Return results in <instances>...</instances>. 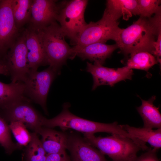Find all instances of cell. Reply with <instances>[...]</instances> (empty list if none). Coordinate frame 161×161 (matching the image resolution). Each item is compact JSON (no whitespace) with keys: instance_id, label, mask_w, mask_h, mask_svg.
Instances as JSON below:
<instances>
[{"instance_id":"cell-1","label":"cell","mask_w":161,"mask_h":161,"mask_svg":"<svg viewBox=\"0 0 161 161\" xmlns=\"http://www.w3.org/2000/svg\"><path fill=\"white\" fill-rule=\"evenodd\" d=\"M160 33L161 10L150 18L140 16L132 24L122 29L116 43L120 52L126 56L141 51L153 55L154 43Z\"/></svg>"},{"instance_id":"cell-2","label":"cell","mask_w":161,"mask_h":161,"mask_svg":"<svg viewBox=\"0 0 161 161\" xmlns=\"http://www.w3.org/2000/svg\"><path fill=\"white\" fill-rule=\"evenodd\" d=\"M69 104H64L61 112L52 119H47L43 117L42 126L50 128L58 127L63 130L71 129L83 134H94L104 132L131 138V136L123 129L122 125L118 124L117 122L104 123L88 120L72 113L69 110Z\"/></svg>"},{"instance_id":"cell-3","label":"cell","mask_w":161,"mask_h":161,"mask_svg":"<svg viewBox=\"0 0 161 161\" xmlns=\"http://www.w3.org/2000/svg\"><path fill=\"white\" fill-rule=\"evenodd\" d=\"M38 31L48 65L58 74L61 69L71 58L72 47L65 40L66 37L60 25L56 21Z\"/></svg>"},{"instance_id":"cell-4","label":"cell","mask_w":161,"mask_h":161,"mask_svg":"<svg viewBox=\"0 0 161 161\" xmlns=\"http://www.w3.org/2000/svg\"><path fill=\"white\" fill-rule=\"evenodd\" d=\"M84 136L86 142L108 156L112 161H131L141 150L132 140L123 136L114 134L102 137L84 134Z\"/></svg>"},{"instance_id":"cell-5","label":"cell","mask_w":161,"mask_h":161,"mask_svg":"<svg viewBox=\"0 0 161 161\" xmlns=\"http://www.w3.org/2000/svg\"><path fill=\"white\" fill-rule=\"evenodd\" d=\"M88 3L86 0H72L61 3L57 21L66 37L74 45L87 24L84 14Z\"/></svg>"},{"instance_id":"cell-6","label":"cell","mask_w":161,"mask_h":161,"mask_svg":"<svg viewBox=\"0 0 161 161\" xmlns=\"http://www.w3.org/2000/svg\"><path fill=\"white\" fill-rule=\"evenodd\" d=\"M119 24L104 12L100 20L87 24L74 46L83 47L95 43H106L110 40L116 42L122 29L118 27Z\"/></svg>"},{"instance_id":"cell-7","label":"cell","mask_w":161,"mask_h":161,"mask_svg":"<svg viewBox=\"0 0 161 161\" xmlns=\"http://www.w3.org/2000/svg\"><path fill=\"white\" fill-rule=\"evenodd\" d=\"M57 74L50 67L39 72L30 71L23 82L25 96L47 112L46 103L51 84Z\"/></svg>"},{"instance_id":"cell-8","label":"cell","mask_w":161,"mask_h":161,"mask_svg":"<svg viewBox=\"0 0 161 161\" xmlns=\"http://www.w3.org/2000/svg\"><path fill=\"white\" fill-rule=\"evenodd\" d=\"M10 49L3 61L7 67L11 82H23L29 72L24 33Z\"/></svg>"},{"instance_id":"cell-9","label":"cell","mask_w":161,"mask_h":161,"mask_svg":"<svg viewBox=\"0 0 161 161\" xmlns=\"http://www.w3.org/2000/svg\"><path fill=\"white\" fill-rule=\"evenodd\" d=\"M31 101L27 97L1 109L2 116L10 122L18 121L23 123L28 128L36 132L41 127V115L31 105Z\"/></svg>"},{"instance_id":"cell-10","label":"cell","mask_w":161,"mask_h":161,"mask_svg":"<svg viewBox=\"0 0 161 161\" xmlns=\"http://www.w3.org/2000/svg\"><path fill=\"white\" fill-rule=\"evenodd\" d=\"M13 0L0 1V61L3 62L18 32L13 13Z\"/></svg>"},{"instance_id":"cell-11","label":"cell","mask_w":161,"mask_h":161,"mask_svg":"<svg viewBox=\"0 0 161 161\" xmlns=\"http://www.w3.org/2000/svg\"><path fill=\"white\" fill-rule=\"evenodd\" d=\"M86 71L91 74L93 84L92 90L103 85L113 86L116 83L126 79L131 80L134 75L132 69L126 66L117 68L104 67L99 64L86 62Z\"/></svg>"},{"instance_id":"cell-12","label":"cell","mask_w":161,"mask_h":161,"mask_svg":"<svg viewBox=\"0 0 161 161\" xmlns=\"http://www.w3.org/2000/svg\"><path fill=\"white\" fill-rule=\"evenodd\" d=\"M60 6L55 0H32L30 27L39 30L56 21Z\"/></svg>"},{"instance_id":"cell-13","label":"cell","mask_w":161,"mask_h":161,"mask_svg":"<svg viewBox=\"0 0 161 161\" xmlns=\"http://www.w3.org/2000/svg\"><path fill=\"white\" fill-rule=\"evenodd\" d=\"M24 33L29 71H37L40 66L48 65L37 30L29 27Z\"/></svg>"},{"instance_id":"cell-14","label":"cell","mask_w":161,"mask_h":161,"mask_svg":"<svg viewBox=\"0 0 161 161\" xmlns=\"http://www.w3.org/2000/svg\"><path fill=\"white\" fill-rule=\"evenodd\" d=\"M118 48L115 43L109 45L103 43H92L83 47H72L71 59L77 56L83 60L88 59L94 63L103 65L106 59L109 58L113 52Z\"/></svg>"},{"instance_id":"cell-15","label":"cell","mask_w":161,"mask_h":161,"mask_svg":"<svg viewBox=\"0 0 161 161\" xmlns=\"http://www.w3.org/2000/svg\"><path fill=\"white\" fill-rule=\"evenodd\" d=\"M67 149L70 152L72 161H111L107 160L99 150L78 136H68Z\"/></svg>"},{"instance_id":"cell-16","label":"cell","mask_w":161,"mask_h":161,"mask_svg":"<svg viewBox=\"0 0 161 161\" xmlns=\"http://www.w3.org/2000/svg\"><path fill=\"white\" fill-rule=\"evenodd\" d=\"M36 133L41 136L42 144L47 154L61 152L67 149L68 136L64 133L43 126Z\"/></svg>"},{"instance_id":"cell-17","label":"cell","mask_w":161,"mask_h":161,"mask_svg":"<svg viewBox=\"0 0 161 161\" xmlns=\"http://www.w3.org/2000/svg\"><path fill=\"white\" fill-rule=\"evenodd\" d=\"M104 13L117 21L122 17L128 20L132 15H139L137 0H108Z\"/></svg>"},{"instance_id":"cell-18","label":"cell","mask_w":161,"mask_h":161,"mask_svg":"<svg viewBox=\"0 0 161 161\" xmlns=\"http://www.w3.org/2000/svg\"><path fill=\"white\" fill-rule=\"evenodd\" d=\"M153 96L148 100L140 98L141 105L136 107V109L141 117L143 122V128L152 129L161 128V114L159 107L153 104L156 98Z\"/></svg>"},{"instance_id":"cell-19","label":"cell","mask_w":161,"mask_h":161,"mask_svg":"<svg viewBox=\"0 0 161 161\" xmlns=\"http://www.w3.org/2000/svg\"><path fill=\"white\" fill-rule=\"evenodd\" d=\"M24 88V83L22 81L8 84L0 81V108L4 109L26 98Z\"/></svg>"},{"instance_id":"cell-20","label":"cell","mask_w":161,"mask_h":161,"mask_svg":"<svg viewBox=\"0 0 161 161\" xmlns=\"http://www.w3.org/2000/svg\"><path fill=\"white\" fill-rule=\"evenodd\" d=\"M123 129L130 135L141 141L148 143L157 150L161 147V128L152 129L137 128L128 125H122Z\"/></svg>"},{"instance_id":"cell-21","label":"cell","mask_w":161,"mask_h":161,"mask_svg":"<svg viewBox=\"0 0 161 161\" xmlns=\"http://www.w3.org/2000/svg\"><path fill=\"white\" fill-rule=\"evenodd\" d=\"M32 3V0H13V15L18 30L30 22Z\"/></svg>"},{"instance_id":"cell-22","label":"cell","mask_w":161,"mask_h":161,"mask_svg":"<svg viewBox=\"0 0 161 161\" xmlns=\"http://www.w3.org/2000/svg\"><path fill=\"white\" fill-rule=\"evenodd\" d=\"M158 63L153 55L148 52L141 51L130 55L126 66L131 69H137L148 71L150 68Z\"/></svg>"},{"instance_id":"cell-23","label":"cell","mask_w":161,"mask_h":161,"mask_svg":"<svg viewBox=\"0 0 161 161\" xmlns=\"http://www.w3.org/2000/svg\"><path fill=\"white\" fill-rule=\"evenodd\" d=\"M37 134H31V139L26 150V161H46L47 154Z\"/></svg>"},{"instance_id":"cell-24","label":"cell","mask_w":161,"mask_h":161,"mask_svg":"<svg viewBox=\"0 0 161 161\" xmlns=\"http://www.w3.org/2000/svg\"><path fill=\"white\" fill-rule=\"evenodd\" d=\"M10 130L20 146H27L31 139V135L22 123L18 121L11 122L9 125Z\"/></svg>"},{"instance_id":"cell-25","label":"cell","mask_w":161,"mask_h":161,"mask_svg":"<svg viewBox=\"0 0 161 161\" xmlns=\"http://www.w3.org/2000/svg\"><path fill=\"white\" fill-rule=\"evenodd\" d=\"M10 131L6 120L0 114V144L8 154H11L16 148L12 140Z\"/></svg>"},{"instance_id":"cell-26","label":"cell","mask_w":161,"mask_h":161,"mask_svg":"<svg viewBox=\"0 0 161 161\" xmlns=\"http://www.w3.org/2000/svg\"><path fill=\"white\" fill-rule=\"evenodd\" d=\"M139 15L149 18L161 10L160 0H137Z\"/></svg>"},{"instance_id":"cell-27","label":"cell","mask_w":161,"mask_h":161,"mask_svg":"<svg viewBox=\"0 0 161 161\" xmlns=\"http://www.w3.org/2000/svg\"><path fill=\"white\" fill-rule=\"evenodd\" d=\"M157 150L149 149L140 156H137L131 161H160L157 154Z\"/></svg>"},{"instance_id":"cell-28","label":"cell","mask_w":161,"mask_h":161,"mask_svg":"<svg viewBox=\"0 0 161 161\" xmlns=\"http://www.w3.org/2000/svg\"><path fill=\"white\" fill-rule=\"evenodd\" d=\"M46 161H70L65 151L47 154Z\"/></svg>"},{"instance_id":"cell-29","label":"cell","mask_w":161,"mask_h":161,"mask_svg":"<svg viewBox=\"0 0 161 161\" xmlns=\"http://www.w3.org/2000/svg\"><path fill=\"white\" fill-rule=\"evenodd\" d=\"M154 51L153 55L156 57L158 62L161 63V33L158 35L157 39L154 44Z\"/></svg>"},{"instance_id":"cell-30","label":"cell","mask_w":161,"mask_h":161,"mask_svg":"<svg viewBox=\"0 0 161 161\" xmlns=\"http://www.w3.org/2000/svg\"><path fill=\"white\" fill-rule=\"evenodd\" d=\"M0 75L9 76V74L7 67L4 63L0 61Z\"/></svg>"},{"instance_id":"cell-31","label":"cell","mask_w":161,"mask_h":161,"mask_svg":"<svg viewBox=\"0 0 161 161\" xmlns=\"http://www.w3.org/2000/svg\"><path fill=\"white\" fill-rule=\"evenodd\" d=\"M0 1H1V0H0Z\"/></svg>"}]
</instances>
